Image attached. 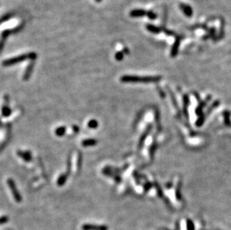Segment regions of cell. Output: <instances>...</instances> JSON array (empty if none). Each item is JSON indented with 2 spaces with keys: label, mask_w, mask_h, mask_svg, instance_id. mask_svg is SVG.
I'll return each instance as SVG.
<instances>
[{
  "label": "cell",
  "mask_w": 231,
  "mask_h": 230,
  "mask_svg": "<svg viewBox=\"0 0 231 230\" xmlns=\"http://www.w3.org/2000/svg\"><path fill=\"white\" fill-rule=\"evenodd\" d=\"M98 126H99L98 122H97V120H94V119L89 120L88 123V126L90 129H97V127H98Z\"/></svg>",
  "instance_id": "15"
},
{
  "label": "cell",
  "mask_w": 231,
  "mask_h": 230,
  "mask_svg": "<svg viewBox=\"0 0 231 230\" xmlns=\"http://www.w3.org/2000/svg\"><path fill=\"white\" fill-rule=\"evenodd\" d=\"M33 67H34V63L32 62L26 68V71H25V73H24L23 75V79L25 81H27L31 76V74H32V70H33Z\"/></svg>",
  "instance_id": "12"
},
{
  "label": "cell",
  "mask_w": 231,
  "mask_h": 230,
  "mask_svg": "<svg viewBox=\"0 0 231 230\" xmlns=\"http://www.w3.org/2000/svg\"><path fill=\"white\" fill-rule=\"evenodd\" d=\"M147 11L143 9H133L129 12V15L131 17H142L147 16Z\"/></svg>",
  "instance_id": "7"
},
{
  "label": "cell",
  "mask_w": 231,
  "mask_h": 230,
  "mask_svg": "<svg viewBox=\"0 0 231 230\" xmlns=\"http://www.w3.org/2000/svg\"><path fill=\"white\" fill-rule=\"evenodd\" d=\"M69 174L67 172H64L59 176V177L57 179V185L58 186H63L67 182V179H68Z\"/></svg>",
  "instance_id": "11"
},
{
  "label": "cell",
  "mask_w": 231,
  "mask_h": 230,
  "mask_svg": "<svg viewBox=\"0 0 231 230\" xmlns=\"http://www.w3.org/2000/svg\"><path fill=\"white\" fill-rule=\"evenodd\" d=\"M36 58H37V54L35 52H30L28 53V54L20 55L17 56V57L11 58H9V59L3 61L2 66H4V67H9V66L19 64V63L22 62V61H26V60L27 59L35 60L36 59Z\"/></svg>",
  "instance_id": "2"
},
{
  "label": "cell",
  "mask_w": 231,
  "mask_h": 230,
  "mask_svg": "<svg viewBox=\"0 0 231 230\" xmlns=\"http://www.w3.org/2000/svg\"><path fill=\"white\" fill-rule=\"evenodd\" d=\"M147 17L149 19H151V20H154V19H156V18H157V14H156V13H154V12H153V11H147Z\"/></svg>",
  "instance_id": "17"
},
{
  "label": "cell",
  "mask_w": 231,
  "mask_h": 230,
  "mask_svg": "<svg viewBox=\"0 0 231 230\" xmlns=\"http://www.w3.org/2000/svg\"><path fill=\"white\" fill-rule=\"evenodd\" d=\"M82 230H108V227L105 225H94L85 224L82 226Z\"/></svg>",
  "instance_id": "4"
},
{
  "label": "cell",
  "mask_w": 231,
  "mask_h": 230,
  "mask_svg": "<svg viewBox=\"0 0 231 230\" xmlns=\"http://www.w3.org/2000/svg\"><path fill=\"white\" fill-rule=\"evenodd\" d=\"M180 8L181 11H183V13L187 17H191L193 15V9L190 5H186L185 3H180Z\"/></svg>",
  "instance_id": "5"
},
{
  "label": "cell",
  "mask_w": 231,
  "mask_h": 230,
  "mask_svg": "<svg viewBox=\"0 0 231 230\" xmlns=\"http://www.w3.org/2000/svg\"><path fill=\"white\" fill-rule=\"evenodd\" d=\"M66 131H67V129H66L65 126H60V127H58L56 129V134L58 137H62L65 134Z\"/></svg>",
  "instance_id": "13"
},
{
  "label": "cell",
  "mask_w": 231,
  "mask_h": 230,
  "mask_svg": "<svg viewBox=\"0 0 231 230\" xmlns=\"http://www.w3.org/2000/svg\"><path fill=\"white\" fill-rule=\"evenodd\" d=\"M8 221H9V217L8 216H2L0 217V225L6 224Z\"/></svg>",
  "instance_id": "18"
},
{
  "label": "cell",
  "mask_w": 231,
  "mask_h": 230,
  "mask_svg": "<svg viewBox=\"0 0 231 230\" xmlns=\"http://www.w3.org/2000/svg\"><path fill=\"white\" fill-rule=\"evenodd\" d=\"M73 129H74V131L75 132H78L79 131V126H73Z\"/></svg>",
  "instance_id": "21"
},
{
  "label": "cell",
  "mask_w": 231,
  "mask_h": 230,
  "mask_svg": "<svg viewBox=\"0 0 231 230\" xmlns=\"http://www.w3.org/2000/svg\"><path fill=\"white\" fill-rule=\"evenodd\" d=\"M17 155L20 157L22 159H23L25 162H29L32 161V153L30 152V151H21V150H18L17 152Z\"/></svg>",
  "instance_id": "8"
},
{
  "label": "cell",
  "mask_w": 231,
  "mask_h": 230,
  "mask_svg": "<svg viewBox=\"0 0 231 230\" xmlns=\"http://www.w3.org/2000/svg\"><path fill=\"white\" fill-rule=\"evenodd\" d=\"M98 141L97 139H94V138H88V139H84L82 141V145L84 147H94V146L97 145Z\"/></svg>",
  "instance_id": "10"
},
{
  "label": "cell",
  "mask_w": 231,
  "mask_h": 230,
  "mask_svg": "<svg viewBox=\"0 0 231 230\" xmlns=\"http://www.w3.org/2000/svg\"><path fill=\"white\" fill-rule=\"evenodd\" d=\"M146 29L150 33L155 34H158L161 33L162 29L159 26H154L153 24H147L146 25Z\"/></svg>",
  "instance_id": "9"
},
{
  "label": "cell",
  "mask_w": 231,
  "mask_h": 230,
  "mask_svg": "<svg viewBox=\"0 0 231 230\" xmlns=\"http://www.w3.org/2000/svg\"><path fill=\"white\" fill-rule=\"evenodd\" d=\"M7 183H8V187H9L10 190H11V193L13 195V197L15 201L17 203H21L22 202V197H21L19 191L18 190L17 188L14 181L12 179H8V181H7Z\"/></svg>",
  "instance_id": "3"
},
{
  "label": "cell",
  "mask_w": 231,
  "mask_h": 230,
  "mask_svg": "<svg viewBox=\"0 0 231 230\" xmlns=\"http://www.w3.org/2000/svg\"><path fill=\"white\" fill-rule=\"evenodd\" d=\"M161 76H136V75H123L121 81L123 83H150L157 82L161 80Z\"/></svg>",
  "instance_id": "1"
},
{
  "label": "cell",
  "mask_w": 231,
  "mask_h": 230,
  "mask_svg": "<svg viewBox=\"0 0 231 230\" xmlns=\"http://www.w3.org/2000/svg\"><path fill=\"white\" fill-rule=\"evenodd\" d=\"M187 229L188 230H194V225H193L192 222H190V221H188V223L187 224Z\"/></svg>",
  "instance_id": "20"
},
{
  "label": "cell",
  "mask_w": 231,
  "mask_h": 230,
  "mask_svg": "<svg viewBox=\"0 0 231 230\" xmlns=\"http://www.w3.org/2000/svg\"><path fill=\"white\" fill-rule=\"evenodd\" d=\"M151 127V126H150ZM150 131V129H147V130L146 132H145L144 133L143 136H142L141 137V139H140V141H139V148H141V147H142V144H143L144 141V139H145V137H147V133H148V132Z\"/></svg>",
  "instance_id": "16"
},
{
  "label": "cell",
  "mask_w": 231,
  "mask_h": 230,
  "mask_svg": "<svg viewBox=\"0 0 231 230\" xmlns=\"http://www.w3.org/2000/svg\"><path fill=\"white\" fill-rule=\"evenodd\" d=\"M123 53L121 52H118L115 54V59L117 61H121L123 60Z\"/></svg>",
  "instance_id": "19"
},
{
  "label": "cell",
  "mask_w": 231,
  "mask_h": 230,
  "mask_svg": "<svg viewBox=\"0 0 231 230\" xmlns=\"http://www.w3.org/2000/svg\"><path fill=\"white\" fill-rule=\"evenodd\" d=\"M96 1H97V2H100L101 0H96Z\"/></svg>",
  "instance_id": "22"
},
{
  "label": "cell",
  "mask_w": 231,
  "mask_h": 230,
  "mask_svg": "<svg viewBox=\"0 0 231 230\" xmlns=\"http://www.w3.org/2000/svg\"><path fill=\"white\" fill-rule=\"evenodd\" d=\"M2 114L4 117H9L11 114V109L8 106V105H5L2 109Z\"/></svg>",
  "instance_id": "14"
},
{
  "label": "cell",
  "mask_w": 231,
  "mask_h": 230,
  "mask_svg": "<svg viewBox=\"0 0 231 230\" xmlns=\"http://www.w3.org/2000/svg\"><path fill=\"white\" fill-rule=\"evenodd\" d=\"M180 37H177L174 41V44H173L172 47H171V56L172 58H175L179 52V48H180Z\"/></svg>",
  "instance_id": "6"
}]
</instances>
